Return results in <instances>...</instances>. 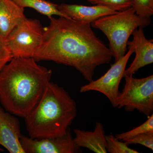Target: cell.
<instances>
[{
  "label": "cell",
  "mask_w": 153,
  "mask_h": 153,
  "mask_svg": "<svg viewBox=\"0 0 153 153\" xmlns=\"http://www.w3.org/2000/svg\"><path fill=\"white\" fill-rule=\"evenodd\" d=\"M49 19L33 58L74 67L91 82L96 68L111 61L109 48L97 36L91 24L61 17Z\"/></svg>",
  "instance_id": "obj_1"
},
{
  "label": "cell",
  "mask_w": 153,
  "mask_h": 153,
  "mask_svg": "<svg viewBox=\"0 0 153 153\" xmlns=\"http://www.w3.org/2000/svg\"><path fill=\"white\" fill-rule=\"evenodd\" d=\"M52 74L51 69L39 65L33 57H13L0 72L3 108L25 118L40 100Z\"/></svg>",
  "instance_id": "obj_2"
},
{
  "label": "cell",
  "mask_w": 153,
  "mask_h": 153,
  "mask_svg": "<svg viewBox=\"0 0 153 153\" xmlns=\"http://www.w3.org/2000/svg\"><path fill=\"white\" fill-rule=\"evenodd\" d=\"M75 101L63 87L49 82L40 100L25 118L32 139L63 136L77 115Z\"/></svg>",
  "instance_id": "obj_3"
},
{
  "label": "cell",
  "mask_w": 153,
  "mask_h": 153,
  "mask_svg": "<svg viewBox=\"0 0 153 153\" xmlns=\"http://www.w3.org/2000/svg\"><path fill=\"white\" fill-rule=\"evenodd\" d=\"M151 18L137 15L132 7L106 16L91 23V27L101 30L109 41V49L115 61L125 55L130 36L139 27L150 25Z\"/></svg>",
  "instance_id": "obj_4"
},
{
  "label": "cell",
  "mask_w": 153,
  "mask_h": 153,
  "mask_svg": "<svg viewBox=\"0 0 153 153\" xmlns=\"http://www.w3.org/2000/svg\"><path fill=\"white\" fill-rule=\"evenodd\" d=\"M125 84L117 100V108L128 112L137 110L149 117L153 112V75L137 79L124 74Z\"/></svg>",
  "instance_id": "obj_5"
},
{
  "label": "cell",
  "mask_w": 153,
  "mask_h": 153,
  "mask_svg": "<svg viewBox=\"0 0 153 153\" xmlns=\"http://www.w3.org/2000/svg\"><path fill=\"white\" fill-rule=\"evenodd\" d=\"M44 31L39 20L24 19L6 38L13 57H33L42 43Z\"/></svg>",
  "instance_id": "obj_6"
},
{
  "label": "cell",
  "mask_w": 153,
  "mask_h": 153,
  "mask_svg": "<svg viewBox=\"0 0 153 153\" xmlns=\"http://www.w3.org/2000/svg\"><path fill=\"white\" fill-rule=\"evenodd\" d=\"M128 47V51L125 55L115 61L103 76L81 86L79 92L84 93L91 91H98L108 99L113 107L117 108V100L120 92L119 90L120 84L124 76L129 59L134 53L133 47L132 46Z\"/></svg>",
  "instance_id": "obj_7"
},
{
  "label": "cell",
  "mask_w": 153,
  "mask_h": 153,
  "mask_svg": "<svg viewBox=\"0 0 153 153\" xmlns=\"http://www.w3.org/2000/svg\"><path fill=\"white\" fill-rule=\"evenodd\" d=\"M20 143L25 153H82L76 146L68 128L63 136L42 139H32L22 134Z\"/></svg>",
  "instance_id": "obj_8"
},
{
  "label": "cell",
  "mask_w": 153,
  "mask_h": 153,
  "mask_svg": "<svg viewBox=\"0 0 153 153\" xmlns=\"http://www.w3.org/2000/svg\"><path fill=\"white\" fill-rule=\"evenodd\" d=\"M20 121L0 106V145L10 153H25L21 143Z\"/></svg>",
  "instance_id": "obj_9"
},
{
  "label": "cell",
  "mask_w": 153,
  "mask_h": 153,
  "mask_svg": "<svg viewBox=\"0 0 153 153\" xmlns=\"http://www.w3.org/2000/svg\"><path fill=\"white\" fill-rule=\"evenodd\" d=\"M143 29L139 27L135 30L132 34V41L128 42V46L133 47L135 57L128 68L126 69V75H133L140 68L153 63V40L146 38Z\"/></svg>",
  "instance_id": "obj_10"
},
{
  "label": "cell",
  "mask_w": 153,
  "mask_h": 153,
  "mask_svg": "<svg viewBox=\"0 0 153 153\" xmlns=\"http://www.w3.org/2000/svg\"><path fill=\"white\" fill-rule=\"evenodd\" d=\"M58 8L69 19L91 24L102 17L113 15L118 12L99 5L88 6L62 3L58 5Z\"/></svg>",
  "instance_id": "obj_11"
},
{
  "label": "cell",
  "mask_w": 153,
  "mask_h": 153,
  "mask_svg": "<svg viewBox=\"0 0 153 153\" xmlns=\"http://www.w3.org/2000/svg\"><path fill=\"white\" fill-rule=\"evenodd\" d=\"M74 142L79 147L87 148L96 153H107L106 149L105 131L102 124L96 123L95 128L92 131L74 129Z\"/></svg>",
  "instance_id": "obj_12"
},
{
  "label": "cell",
  "mask_w": 153,
  "mask_h": 153,
  "mask_svg": "<svg viewBox=\"0 0 153 153\" xmlns=\"http://www.w3.org/2000/svg\"><path fill=\"white\" fill-rule=\"evenodd\" d=\"M25 9L12 0H0V35L6 39L14 28L23 21Z\"/></svg>",
  "instance_id": "obj_13"
},
{
  "label": "cell",
  "mask_w": 153,
  "mask_h": 153,
  "mask_svg": "<svg viewBox=\"0 0 153 153\" xmlns=\"http://www.w3.org/2000/svg\"><path fill=\"white\" fill-rule=\"evenodd\" d=\"M21 7H29L34 9L49 19L54 16L69 19L61 13L58 8V5L46 0H12Z\"/></svg>",
  "instance_id": "obj_14"
},
{
  "label": "cell",
  "mask_w": 153,
  "mask_h": 153,
  "mask_svg": "<svg viewBox=\"0 0 153 153\" xmlns=\"http://www.w3.org/2000/svg\"><path fill=\"white\" fill-rule=\"evenodd\" d=\"M153 132V114L148 117V119L142 124L129 131L115 135L117 139L121 141L131 138L135 136L145 133Z\"/></svg>",
  "instance_id": "obj_15"
},
{
  "label": "cell",
  "mask_w": 153,
  "mask_h": 153,
  "mask_svg": "<svg viewBox=\"0 0 153 153\" xmlns=\"http://www.w3.org/2000/svg\"><path fill=\"white\" fill-rule=\"evenodd\" d=\"M106 149L110 153H139L138 151L129 147L124 142L118 140L113 135H106Z\"/></svg>",
  "instance_id": "obj_16"
},
{
  "label": "cell",
  "mask_w": 153,
  "mask_h": 153,
  "mask_svg": "<svg viewBox=\"0 0 153 153\" xmlns=\"http://www.w3.org/2000/svg\"><path fill=\"white\" fill-rule=\"evenodd\" d=\"M94 5L105 6L114 10L120 12L131 7L132 0H86Z\"/></svg>",
  "instance_id": "obj_17"
},
{
  "label": "cell",
  "mask_w": 153,
  "mask_h": 153,
  "mask_svg": "<svg viewBox=\"0 0 153 153\" xmlns=\"http://www.w3.org/2000/svg\"><path fill=\"white\" fill-rule=\"evenodd\" d=\"M132 7L141 16L151 18L153 15V0H132Z\"/></svg>",
  "instance_id": "obj_18"
},
{
  "label": "cell",
  "mask_w": 153,
  "mask_h": 153,
  "mask_svg": "<svg viewBox=\"0 0 153 153\" xmlns=\"http://www.w3.org/2000/svg\"><path fill=\"white\" fill-rule=\"evenodd\" d=\"M128 145L140 144L153 151V132L145 133L123 141Z\"/></svg>",
  "instance_id": "obj_19"
},
{
  "label": "cell",
  "mask_w": 153,
  "mask_h": 153,
  "mask_svg": "<svg viewBox=\"0 0 153 153\" xmlns=\"http://www.w3.org/2000/svg\"><path fill=\"white\" fill-rule=\"evenodd\" d=\"M13 58L6 39L0 35V72Z\"/></svg>",
  "instance_id": "obj_20"
},
{
  "label": "cell",
  "mask_w": 153,
  "mask_h": 153,
  "mask_svg": "<svg viewBox=\"0 0 153 153\" xmlns=\"http://www.w3.org/2000/svg\"><path fill=\"white\" fill-rule=\"evenodd\" d=\"M3 151H4V150L1 149V148H0V152H3Z\"/></svg>",
  "instance_id": "obj_21"
}]
</instances>
